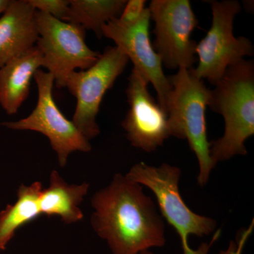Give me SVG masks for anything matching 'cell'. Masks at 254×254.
Listing matches in <instances>:
<instances>
[{
    "instance_id": "18",
    "label": "cell",
    "mask_w": 254,
    "mask_h": 254,
    "mask_svg": "<svg viewBox=\"0 0 254 254\" xmlns=\"http://www.w3.org/2000/svg\"><path fill=\"white\" fill-rule=\"evenodd\" d=\"M145 0H128L127 1L125 7L117 18L120 24L124 26H131L134 24L143 16L146 9Z\"/></svg>"
},
{
    "instance_id": "1",
    "label": "cell",
    "mask_w": 254,
    "mask_h": 254,
    "mask_svg": "<svg viewBox=\"0 0 254 254\" xmlns=\"http://www.w3.org/2000/svg\"><path fill=\"white\" fill-rule=\"evenodd\" d=\"M91 223L113 254H139L166 243L165 223L142 185L117 173L93 195Z\"/></svg>"
},
{
    "instance_id": "16",
    "label": "cell",
    "mask_w": 254,
    "mask_h": 254,
    "mask_svg": "<svg viewBox=\"0 0 254 254\" xmlns=\"http://www.w3.org/2000/svg\"><path fill=\"white\" fill-rule=\"evenodd\" d=\"M126 3V0H69L66 22L93 31L100 39L103 26L119 17Z\"/></svg>"
},
{
    "instance_id": "10",
    "label": "cell",
    "mask_w": 254,
    "mask_h": 254,
    "mask_svg": "<svg viewBox=\"0 0 254 254\" xmlns=\"http://www.w3.org/2000/svg\"><path fill=\"white\" fill-rule=\"evenodd\" d=\"M149 82L133 67L126 90L129 110L122 127L132 146L147 153L155 151L171 136L168 114L148 91Z\"/></svg>"
},
{
    "instance_id": "9",
    "label": "cell",
    "mask_w": 254,
    "mask_h": 254,
    "mask_svg": "<svg viewBox=\"0 0 254 254\" xmlns=\"http://www.w3.org/2000/svg\"><path fill=\"white\" fill-rule=\"evenodd\" d=\"M155 23L153 48L163 66L170 69L193 68L196 43L191 39L198 26L189 0H153L149 7Z\"/></svg>"
},
{
    "instance_id": "6",
    "label": "cell",
    "mask_w": 254,
    "mask_h": 254,
    "mask_svg": "<svg viewBox=\"0 0 254 254\" xmlns=\"http://www.w3.org/2000/svg\"><path fill=\"white\" fill-rule=\"evenodd\" d=\"M38 38L36 46L41 52L43 66L53 75L55 86L65 88L70 73L91 67L100 53L86 43V30L36 10Z\"/></svg>"
},
{
    "instance_id": "5",
    "label": "cell",
    "mask_w": 254,
    "mask_h": 254,
    "mask_svg": "<svg viewBox=\"0 0 254 254\" xmlns=\"http://www.w3.org/2000/svg\"><path fill=\"white\" fill-rule=\"evenodd\" d=\"M212 23L206 35L195 47L198 58L193 73L200 79L215 86L227 68L253 56L254 47L246 37H236L233 33L235 16L242 10L237 0L212 1Z\"/></svg>"
},
{
    "instance_id": "15",
    "label": "cell",
    "mask_w": 254,
    "mask_h": 254,
    "mask_svg": "<svg viewBox=\"0 0 254 254\" xmlns=\"http://www.w3.org/2000/svg\"><path fill=\"white\" fill-rule=\"evenodd\" d=\"M43 190L41 182L21 185L17 200L0 212V251H4L17 230L41 215L39 198Z\"/></svg>"
},
{
    "instance_id": "20",
    "label": "cell",
    "mask_w": 254,
    "mask_h": 254,
    "mask_svg": "<svg viewBox=\"0 0 254 254\" xmlns=\"http://www.w3.org/2000/svg\"><path fill=\"white\" fill-rule=\"evenodd\" d=\"M11 0H0V14H2L6 8L9 6Z\"/></svg>"
},
{
    "instance_id": "12",
    "label": "cell",
    "mask_w": 254,
    "mask_h": 254,
    "mask_svg": "<svg viewBox=\"0 0 254 254\" xmlns=\"http://www.w3.org/2000/svg\"><path fill=\"white\" fill-rule=\"evenodd\" d=\"M36 9L28 0H11L0 17V68L36 46Z\"/></svg>"
},
{
    "instance_id": "14",
    "label": "cell",
    "mask_w": 254,
    "mask_h": 254,
    "mask_svg": "<svg viewBox=\"0 0 254 254\" xmlns=\"http://www.w3.org/2000/svg\"><path fill=\"white\" fill-rule=\"evenodd\" d=\"M90 185H69L56 170L50 174V185L42 190L39 198L41 215H58L62 221L72 224L81 220L83 213L79 208L88 194Z\"/></svg>"
},
{
    "instance_id": "8",
    "label": "cell",
    "mask_w": 254,
    "mask_h": 254,
    "mask_svg": "<svg viewBox=\"0 0 254 254\" xmlns=\"http://www.w3.org/2000/svg\"><path fill=\"white\" fill-rule=\"evenodd\" d=\"M33 78L38 91L35 109L26 118L18 121L2 122L0 123V126L18 131H37L45 135L56 153L60 168H64L71 153L76 151L88 153L92 150L91 144L55 103L53 94L55 83L53 75L38 69Z\"/></svg>"
},
{
    "instance_id": "11",
    "label": "cell",
    "mask_w": 254,
    "mask_h": 254,
    "mask_svg": "<svg viewBox=\"0 0 254 254\" xmlns=\"http://www.w3.org/2000/svg\"><path fill=\"white\" fill-rule=\"evenodd\" d=\"M150 20L149 9L146 8L142 17L134 24L124 26L115 18L103 26L102 33L103 37L115 42V46L133 63V67L153 85L158 95V104L166 111L171 84L164 73L162 60L150 42Z\"/></svg>"
},
{
    "instance_id": "19",
    "label": "cell",
    "mask_w": 254,
    "mask_h": 254,
    "mask_svg": "<svg viewBox=\"0 0 254 254\" xmlns=\"http://www.w3.org/2000/svg\"><path fill=\"white\" fill-rule=\"evenodd\" d=\"M254 224L252 223V225H251L250 228L249 230H246L245 233L242 235V239H241L240 244L239 246H236L233 242H231L230 244V247L228 250L225 251V252H222L220 254H241L242 253V250L243 248L244 245L246 240H247V237L250 235L251 232L252 231L253 229Z\"/></svg>"
},
{
    "instance_id": "2",
    "label": "cell",
    "mask_w": 254,
    "mask_h": 254,
    "mask_svg": "<svg viewBox=\"0 0 254 254\" xmlns=\"http://www.w3.org/2000/svg\"><path fill=\"white\" fill-rule=\"evenodd\" d=\"M209 108L225 121L223 136L210 141L214 165L247 155L245 142L254 134V63L243 60L230 66L211 90Z\"/></svg>"
},
{
    "instance_id": "17",
    "label": "cell",
    "mask_w": 254,
    "mask_h": 254,
    "mask_svg": "<svg viewBox=\"0 0 254 254\" xmlns=\"http://www.w3.org/2000/svg\"><path fill=\"white\" fill-rule=\"evenodd\" d=\"M36 11L50 15L57 19L66 22L69 0H28Z\"/></svg>"
},
{
    "instance_id": "21",
    "label": "cell",
    "mask_w": 254,
    "mask_h": 254,
    "mask_svg": "<svg viewBox=\"0 0 254 254\" xmlns=\"http://www.w3.org/2000/svg\"><path fill=\"white\" fill-rule=\"evenodd\" d=\"M139 254H155L153 253V252H150V250L144 251V252H142Z\"/></svg>"
},
{
    "instance_id": "4",
    "label": "cell",
    "mask_w": 254,
    "mask_h": 254,
    "mask_svg": "<svg viewBox=\"0 0 254 254\" xmlns=\"http://www.w3.org/2000/svg\"><path fill=\"white\" fill-rule=\"evenodd\" d=\"M182 171L180 168L164 163L158 167L140 162L130 169L126 176L132 181L148 187L157 200L162 217L175 229L181 240L183 254H208L218 240L221 230L214 234L209 244L203 243L198 250L190 248L189 237L208 236L216 230L215 219L192 211L182 198L180 190Z\"/></svg>"
},
{
    "instance_id": "13",
    "label": "cell",
    "mask_w": 254,
    "mask_h": 254,
    "mask_svg": "<svg viewBox=\"0 0 254 254\" xmlns=\"http://www.w3.org/2000/svg\"><path fill=\"white\" fill-rule=\"evenodd\" d=\"M43 58L38 47L13 58L0 68V106L7 115H14L27 99L32 78Z\"/></svg>"
},
{
    "instance_id": "3",
    "label": "cell",
    "mask_w": 254,
    "mask_h": 254,
    "mask_svg": "<svg viewBox=\"0 0 254 254\" xmlns=\"http://www.w3.org/2000/svg\"><path fill=\"white\" fill-rule=\"evenodd\" d=\"M168 78L172 88L167 100L166 111L170 134L188 142L198 160L197 182L200 187H204L215 167L210 158L205 118L211 90L207 88L203 79L195 76L193 68H179Z\"/></svg>"
},
{
    "instance_id": "7",
    "label": "cell",
    "mask_w": 254,
    "mask_h": 254,
    "mask_svg": "<svg viewBox=\"0 0 254 254\" xmlns=\"http://www.w3.org/2000/svg\"><path fill=\"white\" fill-rule=\"evenodd\" d=\"M128 57L117 46H108L94 64L86 70L74 71L66 86L76 98L72 122L88 141L100 134L97 116L106 92L113 88L128 64Z\"/></svg>"
}]
</instances>
